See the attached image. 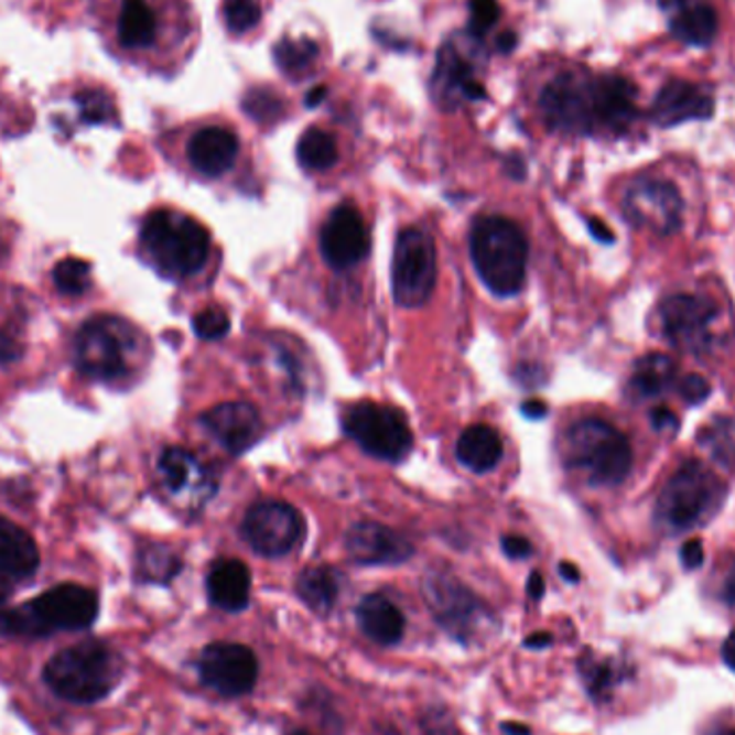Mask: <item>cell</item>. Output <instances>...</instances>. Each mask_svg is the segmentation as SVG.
Wrapping results in <instances>:
<instances>
[{"instance_id": "1", "label": "cell", "mask_w": 735, "mask_h": 735, "mask_svg": "<svg viewBox=\"0 0 735 735\" xmlns=\"http://www.w3.org/2000/svg\"><path fill=\"white\" fill-rule=\"evenodd\" d=\"M533 106L549 130L590 136L601 131V74L553 65L531 85Z\"/></svg>"}, {"instance_id": "2", "label": "cell", "mask_w": 735, "mask_h": 735, "mask_svg": "<svg viewBox=\"0 0 735 735\" xmlns=\"http://www.w3.org/2000/svg\"><path fill=\"white\" fill-rule=\"evenodd\" d=\"M110 13L112 42L131 61L155 58L192 31L190 7L181 0H115Z\"/></svg>"}, {"instance_id": "3", "label": "cell", "mask_w": 735, "mask_h": 735, "mask_svg": "<svg viewBox=\"0 0 735 735\" xmlns=\"http://www.w3.org/2000/svg\"><path fill=\"white\" fill-rule=\"evenodd\" d=\"M144 341L119 316H95L76 336V366L95 381L121 383L142 366Z\"/></svg>"}, {"instance_id": "4", "label": "cell", "mask_w": 735, "mask_h": 735, "mask_svg": "<svg viewBox=\"0 0 735 735\" xmlns=\"http://www.w3.org/2000/svg\"><path fill=\"white\" fill-rule=\"evenodd\" d=\"M469 252L482 282L499 298L517 295L527 273V239L519 226L501 216L477 217Z\"/></svg>"}, {"instance_id": "5", "label": "cell", "mask_w": 735, "mask_h": 735, "mask_svg": "<svg viewBox=\"0 0 735 735\" xmlns=\"http://www.w3.org/2000/svg\"><path fill=\"white\" fill-rule=\"evenodd\" d=\"M99 610L93 590L63 583L26 605L0 613V637H47L56 630H85Z\"/></svg>"}, {"instance_id": "6", "label": "cell", "mask_w": 735, "mask_h": 735, "mask_svg": "<svg viewBox=\"0 0 735 735\" xmlns=\"http://www.w3.org/2000/svg\"><path fill=\"white\" fill-rule=\"evenodd\" d=\"M140 241L151 262L173 280H183L203 269L209 259L212 237L194 217L160 209L144 219Z\"/></svg>"}, {"instance_id": "7", "label": "cell", "mask_w": 735, "mask_h": 735, "mask_svg": "<svg viewBox=\"0 0 735 735\" xmlns=\"http://www.w3.org/2000/svg\"><path fill=\"white\" fill-rule=\"evenodd\" d=\"M121 678L112 649L88 641L58 651L44 669L45 684L74 703H95L108 696Z\"/></svg>"}, {"instance_id": "8", "label": "cell", "mask_w": 735, "mask_h": 735, "mask_svg": "<svg viewBox=\"0 0 735 735\" xmlns=\"http://www.w3.org/2000/svg\"><path fill=\"white\" fill-rule=\"evenodd\" d=\"M565 461L594 486H617L633 469V447L608 422L583 420L565 434Z\"/></svg>"}, {"instance_id": "9", "label": "cell", "mask_w": 735, "mask_h": 735, "mask_svg": "<svg viewBox=\"0 0 735 735\" xmlns=\"http://www.w3.org/2000/svg\"><path fill=\"white\" fill-rule=\"evenodd\" d=\"M725 484L701 463L689 461L664 484L656 522L669 531H687L710 519L725 499Z\"/></svg>"}, {"instance_id": "10", "label": "cell", "mask_w": 735, "mask_h": 735, "mask_svg": "<svg viewBox=\"0 0 735 735\" xmlns=\"http://www.w3.org/2000/svg\"><path fill=\"white\" fill-rule=\"evenodd\" d=\"M422 590L434 619L458 641L472 644L490 633L493 613L458 579L443 572H431L424 579Z\"/></svg>"}, {"instance_id": "11", "label": "cell", "mask_w": 735, "mask_h": 735, "mask_svg": "<svg viewBox=\"0 0 735 735\" xmlns=\"http://www.w3.org/2000/svg\"><path fill=\"white\" fill-rule=\"evenodd\" d=\"M436 282V250L433 237L422 228H404L393 248L391 289L402 307H418L429 302Z\"/></svg>"}, {"instance_id": "12", "label": "cell", "mask_w": 735, "mask_h": 735, "mask_svg": "<svg viewBox=\"0 0 735 735\" xmlns=\"http://www.w3.org/2000/svg\"><path fill=\"white\" fill-rule=\"evenodd\" d=\"M345 431L366 454L388 463L402 461L413 445L407 418L388 404H353L345 413Z\"/></svg>"}, {"instance_id": "13", "label": "cell", "mask_w": 735, "mask_h": 735, "mask_svg": "<svg viewBox=\"0 0 735 735\" xmlns=\"http://www.w3.org/2000/svg\"><path fill=\"white\" fill-rule=\"evenodd\" d=\"M624 214L639 228L671 235L682 226L684 201L678 185L669 179L639 176L624 194Z\"/></svg>"}, {"instance_id": "14", "label": "cell", "mask_w": 735, "mask_h": 735, "mask_svg": "<svg viewBox=\"0 0 735 735\" xmlns=\"http://www.w3.org/2000/svg\"><path fill=\"white\" fill-rule=\"evenodd\" d=\"M241 533L255 553L273 560L291 553L302 542L303 520L293 506L269 499L248 510Z\"/></svg>"}, {"instance_id": "15", "label": "cell", "mask_w": 735, "mask_h": 735, "mask_svg": "<svg viewBox=\"0 0 735 735\" xmlns=\"http://www.w3.org/2000/svg\"><path fill=\"white\" fill-rule=\"evenodd\" d=\"M203 684L221 696H241L252 691L259 680V660L241 644H212L198 658Z\"/></svg>"}, {"instance_id": "16", "label": "cell", "mask_w": 735, "mask_h": 735, "mask_svg": "<svg viewBox=\"0 0 735 735\" xmlns=\"http://www.w3.org/2000/svg\"><path fill=\"white\" fill-rule=\"evenodd\" d=\"M718 307L699 295H673L660 305V325L664 338L682 350L701 353L712 343L710 325L714 323Z\"/></svg>"}, {"instance_id": "17", "label": "cell", "mask_w": 735, "mask_h": 735, "mask_svg": "<svg viewBox=\"0 0 735 735\" xmlns=\"http://www.w3.org/2000/svg\"><path fill=\"white\" fill-rule=\"evenodd\" d=\"M370 235L361 214L353 205L336 207L321 228V252L334 269H348L366 259Z\"/></svg>"}, {"instance_id": "18", "label": "cell", "mask_w": 735, "mask_h": 735, "mask_svg": "<svg viewBox=\"0 0 735 735\" xmlns=\"http://www.w3.org/2000/svg\"><path fill=\"white\" fill-rule=\"evenodd\" d=\"M164 488L183 506L198 508L216 495V477L187 450L169 447L158 463Z\"/></svg>"}, {"instance_id": "19", "label": "cell", "mask_w": 735, "mask_h": 735, "mask_svg": "<svg viewBox=\"0 0 735 735\" xmlns=\"http://www.w3.org/2000/svg\"><path fill=\"white\" fill-rule=\"evenodd\" d=\"M345 547L350 560L361 565H398L413 555V544L407 538L372 520L350 525Z\"/></svg>"}, {"instance_id": "20", "label": "cell", "mask_w": 735, "mask_h": 735, "mask_svg": "<svg viewBox=\"0 0 735 735\" xmlns=\"http://www.w3.org/2000/svg\"><path fill=\"white\" fill-rule=\"evenodd\" d=\"M714 115L712 90L689 80H669L656 93L649 117L660 128H673L684 121L710 119Z\"/></svg>"}, {"instance_id": "21", "label": "cell", "mask_w": 735, "mask_h": 735, "mask_svg": "<svg viewBox=\"0 0 735 735\" xmlns=\"http://www.w3.org/2000/svg\"><path fill=\"white\" fill-rule=\"evenodd\" d=\"M201 426L233 456L252 447L262 433L259 411L250 402H221L201 415Z\"/></svg>"}, {"instance_id": "22", "label": "cell", "mask_w": 735, "mask_h": 735, "mask_svg": "<svg viewBox=\"0 0 735 735\" xmlns=\"http://www.w3.org/2000/svg\"><path fill=\"white\" fill-rule=\"evenodd\" d=\"M239 136L226 126H203L187 140L190 166L203 176L217 179L228 173L239 158Z\"/></svg>"}, {"instance_id": "23", "label": "cell", "mask_w": 735, "mask_h": 735, "mask_svg": "<svg viewBox=\"0 0 735 735\" xmlns=\"http://www.w3.org/2000/svg\"><path fill=\"white\" fill-rule=\"evenodd\" d=\"M669 31L682 44L705 47L718 35V11L707 0H664Z\"/></svg>"}, {"instance_id": "24", "label": "cell", "mask_w": 735, "mask_h": 735, "mask_svg": "<svg viewBox=\"0 0 735 735\" xmlns=\"http://www.w3.org/2000/svg\"><path fill=\"white\" fill-rule=\"evenodd\" d=\"M637 117V87L619 74H601V130L624 133Z\"/></svg>"}, {"instance_id": "25", "label": "cell", "mask_w": 735, "mask_h": 735, "mask_svg": "<svg viewBox=\"0 0 735 735\" xmlns=\"http://www.w3.org/2000/svg\"><path fill=\"white\" fill-rule=\"evenodd\" d=\"M252 576L239 560H219L207 574V594L212 605L228 613H239L250 603Z\"/></svg>"}, {"instance_id": "26", "label": "cell", "mask_w": 735, "mask_h": 735, "mask_svg": "<svg viewBox=\"0 0 735 735\" xmlns=\"http://www.w3.org/2000/svg\"><path fill=\"white\" fill-rule=\"evenodd\" d=\"M40 568V549L33 536L11 520L0 519V576L29 579Z\"/></svg>"}, {"instance_id": "27", "label": "cell", "mask_w": 735, "mask_h": 735, "mask_svg": "<svg viewBox=\"0 0 735 735\" xmlns=\"http://www.w3.org/2000/svg\"><path fill=\"white\" fill-rule=\"evenodd\" d=\"M359 630L379 646H393L404 635V615L381 594L366 596L357 606Z\"/></svg>"}, {"instance_id": "28", "label": "cell", "mask_w": 735, "mask_h": 735, "mask_svg": "<svg viewBox=\"0 0 735 735\" xmlns=\"http://www.w3.org/2000/svg\"><path fill=\"white\" fill-rule=\"evenodd\" d=\"M504 456V441L490 426L477 424L458 436L456 458L474 474L493 472Z\"/></svg>"}, {"instance_id": "29", "label": "cell", "mask_w": 735, "mask_h": 735, "mask_svg": "<svg viewBox=\"0 0 735 735\" xmlns=\"http://www.w3.org/2000/svg\"><path fill=\"white\" fill-rule=\"evenodd\" d=\"M675 372H678L675 361L669 355L662 353L644 355L633 368V377L628 381V396L635 402L656 398L673 386Z\"/></svg>"}, {"instance_id": "30", "label": "cell", "mask_w": 735, "mask_h": 735, "mask_svg": "<svg viewBox=\"0 0 735 735\" xmlns=\"http://www.w3.org/2000/svg\"><path fill=\"white\" fill-rule=\"evenodd\" d=\"M298 594L310 610L329 615L341 596V574L327 565H310L298 579Z\"/></svg>"}, {"instance_id": "31", "label": "cell", "mask_w": 735, "mask_h": 735, "mask_svg": "<svg viewBox=\"0 0 735 735\" xmlns=\"http://www.w3.org/2000/svg\"><path fill=\"white\" fill-rule=\"evenodd\" d=\"M434 85L439 88L441 97L452 95L454 90L463 93L467 99H482L484 97V88L477 85L474 80V69L472 63L465 61L456 47H443L436 61V78Z\"/></svg>"}, {"instance_id": "32", "label": "cell", "mask_w": 735, "mask_h": 735, "mask_svg": "<svg viewBox=\"0 0 735 735\" xmlns=\"http://www.w3.org/2000/svg\"><path fill=\"white\" fill-rule=\"evenodd\" d=\"M298 160L310 173L329 171L338 162V142L334 133L321 128H307L298 142Z\"/></svg>"}, {"instance_id": "33", "label": "cell", "mask_w": 735, "mask_h": 735, "mask_svg": "<svg viewBox=\"0 0 735 735\" xmlns=\"http://www.w3.org/2000/svg\"><path fill=\"white\" fill-rule=\"evenodd\" d=\"M273 58L287 76H291L295 80H302L316 69L318 45L314 44L312 40H307V37H300V40L284 37L282 42H278L273 47Z\"/></svg>"}, {"instance_id": "34", "label": "cell", "mask_w": 735, "mask_h": 735, "mask_svg": "<svg viewBox=\"0 0 735 735\" xmlns=\"http://www.w3.org/2000/svg\"><path fill=\"white\" fill-rule=\"evenodd\" d=\"M699 445L723 467L735 469V420L714 418L699 431Z\"/></svg>"}, {"instance_id": "35", "label": "cell", "mask_w": 735, "mask_h": 735, "mask_svg": "<svg viewBox=\"0 0 735 735\" xmlns=\"http://www.w3.org/2000/svg\"><path fill=\"white\" fill-rule=\"evenodd\" d=\"M221 20L230 35L252 33L262 20L259 0H224Z\"/></svg>"}, {"instance_id": "36", "label": "cell", "mask_w": 735, "mask_h": 735, "mask_svg": "<svg viewBox=\"0 0 735 735\" xmlns=\"http://www.w3.org/2000/svg\"><path fill=\"white\" fill-rule=\"evenodd\" d=\"M52 278L63 295H83L90 287V264L87 260L63 259L54 267Z\"/></svg>"}, {"instance_id": "37", "label": "cell", "mask_w": 735, "mask_h": 735, "mask_svg": "<svg viewBox=\"0 0 735 735\" xmlns=\"http://www.w3.org/2000/svg\"><path fill=\"white\" fill-rule=\"evenodd\" d=\"M194 332L198 338L203 341H219L228 334L230 329V318L228 314L217 307V305H212V307H205L201 310L196 316H194Z\"/></svg>"}, {"instance_id": "38", "label": "cell", "mask_w": 735, "mask_h": 735, "mask_svg": "<svg viewBox=\"0 0 735 735\" xmlns=\"http://www.w3.org/2000/svg\"><path fill=\"white\" fill-rule=\"evenodd\" d=\"M142 568H144V572H147L149 579L169 581V579H173L174 574L181 570V562H179V558L174 553H171L169 549L155 547V549H151L144 555Z\"/></svg>"}, {"instance_id": "39", "label": "cell", "mask_w": 735, "mask_h": 735, "mask_svg": "<svg viewBox=\"0 0 735 735\" xmlns=\"http://www.w3.org/2000/svg\"><path fill=\"white\" fill-rule=\"evenodd\" d=\"M246 112H250L257 121H269L275 119L282 110L280 97L275 93H271L269 88H255L248 93L246 101H244Z\"/></svg>"}, {"instance_id": "40", "label": "cell", "mask_w": 735, "mask_h": 735, "mask_svg": "<svg viewBox=\"0 0 735 735\" xmlns=\"http://www.w3.org/2000/svg\"><path fill=\"white\" fill-rule=\"evenodd\" d=\"M499 15L501 7L497 0H472V20H469L472 35L479 37L486 31H490L499 20Z\"/></svg>"}, {"instance_id": "41", "label": "cell", "mask_w": 735, "mask_h": 735, "mask_svg": "<svg viewBox=\"0 0 735 735\" xmlns=\"http://www.w3.org/2000/svg\"><path fill=\"white\" fill-rule=\"evenodd\" d=\"M420 729L424 735H461L454 718L443 707H431L420 718Z\"/></svg>"}, {"instance_id": "42", "label": "cell", "mask_w": 735, "mask_h": 735, "mask_svg": "<svg viewBox=\"0 0 735 735\" xmlns=\"http://www.w3.org/2000/svg\"><path fill=\"white\" fill-rule=\"evenodd\" d=\"M83 106V117L93 123H101L108 121L110 117H115V108L110 104V99L106 95H101L99 90L93 93H85L80 99Z\"/></svg>"}, {"instance_id": "43", "label": "cell", "mask_w": 735, "mask_h": 735, "mask_svg": "<svg viewBox=\"0 0 735 735\" xmlns=\"http://www.w3.org/2000/svg\"><path fill=\"white\" fill-rule=\"evenodd\" d=\"M581 673L585 675L587 689L596 696H603L610 689V669L601 662L581 664Z\"/></svg>"}, {"instance_id": "44", "label": "cell", "mask_w": 735, "mask_h": 735, "mask_svg": "<svg viewBox=\"0 0 735 735\" xmlns=\"http://www.w3.org/2000/svg\"><path fill=\"white\" fill-rule=\"evenodd\" d=\"M678 391H680L682 400H687L689 404H701L703 400H707V396L712 393V388H710V383L703 377L689 375V377H684L680 381Z\"/></svg>"}, {"instance_id": "45", "label": "cell", "mask_w": 735, "mask_h": 735, "mask_svg": "<svg viewBox=\"0 0 735 735\" xmlns=\"http://www.w3.org/2000/svg\"><path fill=\"white\" fill-rule=\"evenodd\" d=\"M501 549H504V553H506L508 558H512V560H525V558H529V555L533 553V547H531L529 540L522 538V536H506V538L501 540Z\"/></svg>"}, {"instance_id": "46", "label": "cell", "mask_w": 735, "mask_h": 735, "mask_svg": "<svg viewBox=\"0 0 735 735\" xmlns=\"http://www.w3.org/2000/svg\"><path fill=\"white\" fill-rule=\"evenodd\" d=\"M680 560H682V565L687 570H696L703 560H705V553H703V547L699 540H689L682 544L680 549Z\"/></svg>"}, {"instance_id": "47", "label": "cell", "mask_w": 735, "mask_h": 735, "mask_svg": "<svg viewBox=\"0 0 735 735\" xmlns=\"http://www.w3.org/2000/svg\"><path fill=\"white\" fill-rule=\"evenodd\" d=\"M649 420H651V426H653L656 431H660V433H667V431H675V429H678V418H675V413L669 411V409H664V407L653 409L651 415H649Z\"/></svg>"}, {"instance_id": "48", "label": "cell", "mask_w": 735, "mask_h": 735, "mask_svg": "<svg viewBox=\"0 0 735 735\" xmlns=\"http://www.w3.org/2000/svg\"><path fill=\"white\" fill-rule=\"evenodd\" d=\"M587 226H590V233H592L601 244H613V241H615V237H613V233H610V228L606 226L605 221L592 217V219H587Z\"/></svg>"}, {"instance_id": "49", "label": "cell", "mask_w": 735, "mask_h": 735, "mask_svg": "<svg viewBox=\"0 0 735 735\" xmlns=\"http://www.w3.org/2000/svg\"><path fill=\"white\" fill-rule=\"evenodd\" d=\"M520 411L529 420H540V418H544L549 413V409H547V404L542 400H527Z\"/></svg>"}, {"instance_id": "50", "label": "cell", "mask_w": 735, "mask_h": 735, "mask_svg": "<svg viewBox=\"0 0 735 735\" xmlns=\"http://www.w3.org/2000/svg\"><path fill=\"white\" fill-rule=\"evenodd\" d=\"M527 592H529V596H531L533 601H540V598L544 596V579H542L540 572H533V574L529 576Z\"/></svg>"}, {"instance_id": "51", "label": "cell", "mask_w": 735, "mask_h": 735, "mask_svg": "<svg viewBox=\"0 0 735 735\" xmlns=\"http://www.w3.org/2000/svg\"><path fill=\"white\" fill-rule=\"evenodd\" d=\"M18 348H15V343L0 332V361H11L15 357Z\"/></svg>"}, {"instance_id": "52", "label": "cell", "mask_w": 735, "mask_h": 735, "mask_svg": "<svg viewBox=\"0 0 735 735\" xmlns=\"http://www.w3.org/2000/svg\"><path fill=\"white\" fill-rule=\"evenodd\" d=\"M723 660L732 671H735V630H732V635L723 644Z\"/></svg>"}, {"instance_id": "53", "label": "cell", "mask_w": 735, "mask_h": 735, "mask_svg": "<svg viewBox=\"0 0 735 735\" xmlns=\"http://www.w3.org/2000/svg\"><path fill=\"white\" fill-rule=\"evenodd\" d=\"M551 641H553V637L549 635V633H536V635H531L527 641H525V646L527 648H547V646H551Z\"/></svg>"}, {"instance_id": "54", "label": "cell", "mask_w": 735, "mask_h": 735, "mask_svg": "<svg viewBox=\"0 0 735 735\" xmlns=\"http://www.w3.org/2000/svg\"><path fill=\"white\" fill-rule=\"evenodd\" d=\"M723 598L729 603V605H735V565L725 581V587H723Z\"/></svg>"}, {"instance_id": "55", "label": "cell", "mask_w": 735, "mask_h": 735, "mask_svg": "<svg viewBox=\"0 0 735 735\" xmlns=\"http://www.w3.org/2000/svg\"><path fill=\"white\" fill-rule=\"evenodd\" d=\"M327 95V88L325 87H318V88H312L310 93H307V97H305V104L312 108V106H316V104H321L323 101V97Z\"/></svg>"}, {"instance_id": "56", "label": "cell", "mask_w": 735, "mask_h": 735, "mask_svg": "<svg viewBox=\"0 0 735 735\" xmlns=\"http://www.w3.org/2000/svg\"><path fill=\"white\" fill-rule=\"evenodd\" d=\"M517 35L515 33H506V35H501L499 37V42H497V45H499V50L501 52H512L515 50V45H517Z\"/></svg>"}, {"instance_id": "57", "label": "cell", "mask_w": 735, "mask_h": 735, "mask_svg": "<svg viewBox=\"0 0 735 735\" xmlns=\"http://www.w3.org/2000/svg\"><path fill=\"white\" fill-rule=\"evenodd\" d=\"M560 572H562L563 579L570 581V583H576L581 576H579V570L572 565V563H562L560 565Z\"/></svg>"}, {"instance_id": "58", "label": "cell", "mask_w": 735, "mask_h": 735, "mask_svg": "<svg viewBox=\"0 0 735 735\" xmlns=\"http://www.w3.org/2000/svg\"><path fill=\"white\" fill-rule=\"evenodd\" d=\"M504 732L508 735H529L531 732L527 729V727H522V725H517V723H508V725H504Z\"/></svg>"}, {"instance_id": "59", "label": "cell", "mask_w": 735, "mask_h": 735, "mask_svg": "<svg viewBox=\"0 0 735 735\" xmlns=\"http://www.w3.org/2000/svg\"><path fill=\"white\" fill-rule=\"evenodd\" d=\"M9 594H11V587H9V583H7V581L0 576V606L7 603Z\"/></svg>"}, {"instance_id": "60", "label": "cell", "mask_w": 735, "mask_h": 735, "mask_svg": "<svg viewBox=\"0 0 735 735\" xmlns=\"http://www.w3.org/2000/svg\"><path fill=\"white\" fill-rule=\"evenodd\" d=\"M4 257H7V246H4V241H2V237H0V262H2Z\"/></svg>"}, {"instance_id": "61", "label": "cell", "mask_w": 735, "mask_h": 735, "mask_svg": "<svg viewBox=\"0 0 735 735\" xmlns=\"http://www.w3.org/2000/svg\"><path fill=\"white\" fill-rule=\"evenodd\" d=\"M289 735H312L310 732H305V729H298V732H291Z\"/></svg>"}, {"instance_id": "62", "label": "cell", "mask_w": 735, "mask_h": 735, "mask_svg": "<svg viewBox=\"0 0 735 735\" xmlns=\"http://www.w3.org/2000/svg\"><path fill=\"white\" fill-rule=\"evenodd\" d=\"M721 735H735V727L734 729H727V732H723Z\"/></svg>"}]
</instances>
